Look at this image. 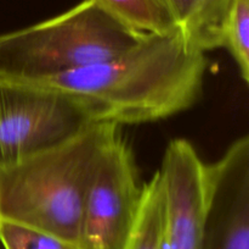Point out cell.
Listing matches in <instances>:
<instances>
[{"instance_id": "8", "label": "cell", "mask_w": 249, "mask_h": 249, "mask_svg": "<svg viewBox=\"0 0 249 249\" xmlns=\"http://www.w3.org/2000/svg\"><path fill=\"white\" fill-rule=\"evenodd\" d=\"M122 249H167L165 189L160 170L143 185L138 215Z\"/></svg>"}, {"instance_id": "7", "label": "cell", "mask_w": 249, "mask_h": 249, "mask_svg": "<svg viewBox=\"0 0 249 249\" xmlns=\"http://www.w3.org/2000/svg\"><path fill=\"white\" fill-rule=\"evenodd\" d=\"M206 165L191 142L168 144L160 172L165 189V248L202 249Z\"/></svg>"}, {"instance_id": "5", "label": "cell", "mask_w": 249, "mask_h": 249, "mask_svg": "<svg viewBox=\"0 0 249 249\" xmlns=\"http://www.w3.org/2000/svg\"><path fill=\"white\" fill-rule=\"evenodd\" d=\"M121 132L100 154L90 177L79 249H122L138 215L143 185Z\"/></svg>"}, {"instance_id": "1", "label": "cell", "mask_w": 249, "mask_h": 249, "mask_svg": "<svg viewBox=\"0 0 249 249\" xmlns=\"http://www.w3.org/2000/svg\"><path fill=\"white\" fill-rule=\"evenodd\" d=\"M208 67L179 28L145 34L125 53L38 84L67 90L96 105L105 121L139 124L190 109L199 99Z\"/></svg>"}, {"instance_id": "12", "label": "cell", "mask_w": 249, "mask_h": 249, "mask_svg": "<svg viewBox=\"0 0 249 249\" xmlns=\"http://www.w3.org/2000/svg\"><path fill=\"white\" fill-rule=\"evenodd\" d=\"M180 31L186 27L194 15L198 0H164Z\"/></svg>"}, {"instance_id": "4", "label": "cell", "mask_w": 249, "mask_h": 249, "mask_svg": "<svg viewBox=\"0 0 249 249\" xmlns=\"http://www.w3.org/2000/svg\"><path fill=\"white\" fill-rule=\"evenodd\" d=\"M104 121L96 105L74 93L0 78V167L61 145Z\"/></svg>"}, {"instance_id": "6", "label": "cell", "mask_w": 249, "mask_h": 249, "mask_svg": "<svg viewBox=\"0 0 249 249\" xmlns=\"http://www.w3.org/2000/svg\"><path fill=\"white\" fill-rule=\"evenodd\" d=\"M202 249H249V137L206 165Z\"/></svg>"}, {"instance_id": "3", "label": "cell", "mask_w": 249, "mask_h": 249, "mask_svg": "<svg viewBox=\"0 0 249 249\" xmlns=\"http://www.w3.org/2000/svg\"><path fill=\"white\" fill-rule=\"evenodd\" d=\"M145 36L83 0L39 23L0 34V78L38 82L109 60Z\"/></svg>"}, {"instance_id": "10", "label": "cell", "mask_w": 249, "mask_h": 249, "mask_svg": "<svg viewBox=\"0 0 249 249\" xmlns=\"http://www.w3.org/2000/svg\"><path fill=\"white\" fill-rule=\"evenodd\" d=\"M221 48L231 54L241 78L249 82V0H233L223 29Z\"/></svg>"}, {"instance_id": "2", "label": "cell", "mask_w": 249, "mask_h": 249, "mask_svg": "<svg viewBox=\"0 0 249 249\" xmlns=\"http://www.w3.org/2000/svg\"><path fill=\"white\" fill-rule=\"evenodd\" d=\"M118 133V124L96 122L61 145L0 167V220L46 232L79 249L92 170Z\"/></svg>"}, {"instance_id": "11", "label": "cell", "mask_w": 249, "mask_h": 249, "mask_svg": "<svg viewBox=\"0 0 249 249\" xmlns=\"http://www.w3.org/2000/svg\"><path fill=\"white\" fill-rule=\"evenodd\" d=\"M0 243L4 249H77L53 234L1 220Z\"/></svg>"}, {"instance_id": "9", "label": "cell", "mask_w": 249, "mask_h": 249, "mask_svg": "<svg viewBox=\"0 0 249 249\" xmlns=\"http://www.w3.org/2000/svg\"><path fill=\"white\" fill-rule=\"evenodd\" d=\"M122 23L143 34L179 28L164 0H94Z\"/></svg>"}]
</instances>
